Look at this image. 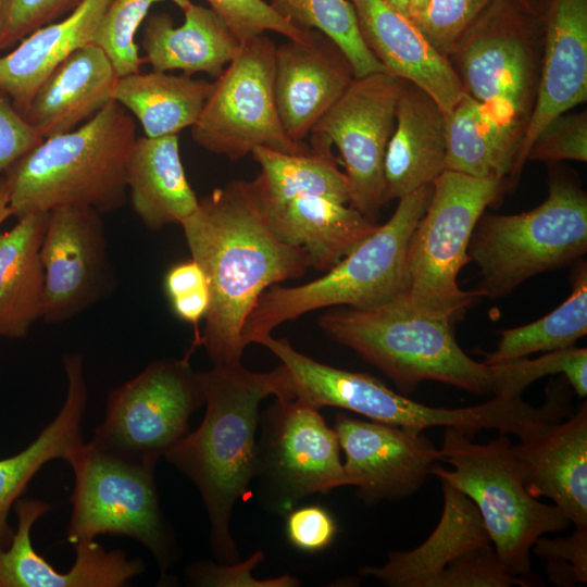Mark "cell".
Listing matches in <instances>:
<instances>
[{
	"instance_id": "obj_1",
	"label": "cell",
	"mask_w": 587,
	"mask_h": 587,
	"mask_svg": "<svg viewBox=\"0 0 587 587\" xmlns=\"http://www.w3.org/2000/svg\"><path fill=\"white\" fill-rule=\"evenodd\" d=\"M179 225L210 291L197 345L213 365L239 363L243 325L257 300L267 288L303 276L309 258L274 235L253 179L214 188Z\"/></svg>"
},
{
	"instance_id": "obj_2",
	"label": "cell",
	"mask_w": 587,
	"mask_h": 587,
	"mask_svg": "<svg viewBox=\"0 0 587 587\" xmlns=\"http://www.w3.org/2000/svg\"><path fill=\"white\" fill-rule=\"evenodd\" d=\"M199 378L203 420L164 458L198 488L210 520L212 553L218 563L232 564L239 560L229 527L233 508L257 474L259 405L268 396L287 400L294 395L283 364L265 373L250 372L241 362L213 365Z\"/></svg>"
},
{
	"instance_id": "obj_3",
	"label": "cell",
	"mask_w": 587,
	"mask_h": 587,
	"mask_svg": "<svg viewBox=\"0 0 587 587\" xmlns=\"http://www.w3.org/2000/svg\"><path fill=\"white\" fill-rule=\"evenodd\" d=\"M133 115L111 100L77 128L42 139L3 174L12 216L86 207L101 214L126 200Z\"/></svg>"
},
{
	"instance_id": "obj_4",
	"label": "cell",
	"mask_w": 587,
	"mask_h": 587,
	"mask_svg": "<svg viewBox=\"0 0 587 587\" xmlns=\"http://www.w3.org/2000/svg\"><path fill=\"white\" fill-rule=\"evenodd\" d=\"M452 325L417 312L403 292L373 307H346L319 319L330 339L382 371L402 395L425 380L496 395L492 366L462 350Z\"/></svg>"
},
{
	"instance_id": "obj_5",
	"label": "cell",
	"mask_w": 587,
	"mask_h": 587,
	"mask_svg": "<svg viewBox=\"0 0 587 587\" xmlns=\"http://www.w3.org/2000/svg\"><path fill=\"white\" fill-rule=\"evenodd\" d=\"M258 344L267 348L286 367L294 398L315 409L336 407L375 422L419 432L440 426L455 427L467 435L480 429H497L519 439L529 436L537 425L536 408L521 396L496 395L473 407L435 408L394 391L366 373L317 362L297 351L287 339L267 335Z\"/></svg>"
},
{
	"instance_id": "obj_6",
	"label": "cell",
	"mask_w": 587,
	"mask_h": 587,
	"mask_svg": "<svg viewBox=\"0 0 587 587\" xmlns=\"http://www.w3.org/2000/svg\"><path fill=\"white\" fill-rule=\"evenodd\" d=\"M432 192L433 184L400 198L391 217L320 278L263 291L243 325L245 348L309 312L338 305L373 307L403 292L409 240Z\"/></svg>"
},
{
	"instance_id": "obj_7",
	"label": "cell",
	"mask_w": 587,
	"mask_h": 587,
	"mask_svg": "<svg viewBox=\"0 0 587 587\" xmlns=\"http://www.w3.org/2000/svg\"><path fill=\"white\" fill-rule=\"evenodd\" d=\"M445 428L440 461L451 470L435 464L432 474L474 502L501 563L524 579L530 574L535 541L569 529L571 522L557 505L538 501L526 488L508 434L475 444L464 432Z\"/></svg>"
},
{
	"instance_id": "obj_8",
	"label": "cell",
	"mask_w": 587,
	"mask_h": 587,
	"mask_svg": "<svg viewBox=\"0 0 587 587\" xmlns=\"http://www.w3.org/2000/svg\"><path fill=\"white\" fill-rule=\"evenodd\" d=\"M587 251V196L574 182L554 177L548 196L530 211L482 214L467 254L478 267L480 298H502L528 278L567 265Z\"/></svg>"
},
{
	"instance_id": "obj_9",
	"label": "cell",
	"mask_w": 587,
	"mask_h": 587,
	"mask_svg": "<svg viewBox=\"0 0 587 587\" xmlns=\"http://www.w3.org/2000/svg\"><path fill=\"white\" fill-rule=\"evenodd\" d=\"M505 183L444 171L433 183L428 205L408 245L403 295L420 313L460 320L479 297L461 289L458 275L470 262L472 233Z\"/></svg>"
},
{
	"instance_id": "obj_10",
	"label": "cell",
	"mask_w": 587,
	"mask_h": 587,
	"mask_svg": "<svg viewBox=\"0 0 587 587\" xmlns=\"http://www.w3.org/2000/svg\"><path fill=\"white\" fill-rule=\"evenodd\" d=\"M74 473L66 539L76 545L103 534L128 536L155 558L160 578L179 558L174 534L159 503L151 461L82 442L66 461Z\"/></svg>"
},
{
	"instance_id": "obj_11",
	"label": "cell",
	"mask_w": 587,
	"mask_h": 587,
	"mask_svg": "<svg viewBox=\"0 0 587 587\" xmlns=\"http://www.w3.org/2000/svg\"><path fill=\"white\" fill-rule=\"evenodd\" d=\"M452 55L464 91L520 148L538 84L523 16L507 0H492Z\"/></svg>"
},
{
	"instance_id": "obj_12",
	"label": "cell",
	"mask_w": 587,
	"mask_h": 587,
	"mask_svg": "<svg viewBox=\"0 0 587 587\" xmlns=\"http://www.w3.org/2000/svg\"><path fill=\"white\" fill-rule=\"evenodd\" d=\"M275 50L265 34L241 42L190 127L198 146L233 161L257 147L294 154L310 150L282 125L274 96Z\"/></svg>"
},
{
	"instance_id": "obj_13",
	"label": "cell",
	"mask_w": 587,
	"mask_h": 587,
	"mask_svg": "<svg viewBox=\"0 0 587 587\" xmlns=\"http://www.w3.org/2000/svg\"><path fill=\"white\" fill-rule=\"evenodd\" d=\"M444 509L427 539L408 551H391L382 566L360 573L389 587L530 586L501 563L474 502L440 479Z\"/></svg>"
},
{
	"instance_id": "obj_14",
	"label": "cell",
	"mask_w": 587,
	"mask_h": 587,
	"mask_svg": "<svg viewBox=\"0 0 587 587\" xmlns=\"http://www.w3.org/2000/svg\"><path fill=\"white\" fill-rule=\"evenodd\" d=\"M203 404L199 372L188 355L157 360L109 392L91 441L157 463L187 434L191 414Z\"/></svg>"
},
{
	"instance_id": "obj_15",
	"label": "cell",
	"mask_w": 587,
	"mask_h": 587,
	"mask_svg": "<svg viewBox=\"0 0 587 587\" xmlns=\"http://www.w3.org/2000/svg\"><path fill=\"white\" fill-rule=\"evenodd\" d=\"M259 424L255 478L268 508L287 513L307 496L344 486L339 441L319 409L276 399Z\"/></svg>"
},
{
	"instance_id": "obj_16",
	"label": "cell",
	"mask_w": 587,
	"mask_h": 587,
	"mask_svg": "<svg viewBox=\"0 0 587 587\" xmlns=\"http://www.w3.org/2000/svg\"><path fill=\"white\" fill-rule=\"evenodd\" d=\"M402 80L387 71L354 77L312 130L338 149L350 205L373 222L387 203L384 164Z\"/></svg>"
},
{
	"instance_id": "obj_17",
	"label": "cell",
	"mask_w": 587,
	"mask_h": 587,
	"mask_svg": "<svg viewBox=\"0 0 587 587\" xmlns=\"http://www.w3.org/2000/svg\"><path fill=\"white\" fill-rule=\"evenodd\" d=\"M102 214L86 207L47 213L40 248L42 320L66 322L105 298L115 286Z\"/></svg>"
},
{
	"instance_id": "obj_18",
	"label": "cell",
	"mask_w": 587,
	"mask_h": 587,
	"mask_svg": "<svg viewBox=\"0 0 587 587\" xmlns=\"http://www.w3.org/2000/svg\"><path fill=\"white\" fill-rule=\"evenodd\" d=\"M334 430L346 455L344 486L357 487L366 504L412 496L440 461L439 448L423 432L341 412Z\"/></svg>"
},
{
	"instance_id": "obj_19",
	"label": "cell",
	"mask_w": 587,
	"mask_h": 587,
	"mask_svg": "<svg viewBox=\"0 0 587 587\" xmlns=\"http://www.w3.org/2000/svg\"><path fill=\"white\" fill-rule=\"evenodd\" d=\"M353 78L346 55L320 32L276 47L274 96L287 136L303 142Z\"/></svg>"
},
{
	"instance_id": "obj_20",
	"label": "cell",
	"mask_w": 587,
	"mask_h": 587,
	"mask_svg": "<svg viewBox=\"0 0 587 587\" xmlns=\"http://www.w3.org/2000/svg\"><path fill=\"white\" fill-rule=\"evenodd\" d=\"M587 99V0H550L545 49L534 105L523 134L510 185L539 133Z\"/></svg>"
},
{
	"instance_id": "obj_21",
	"label": "cell",
	"mask_w": 587,
	"mask_h": 587,
	"mask_svg": "<svg viewBox=\"0 0 587 587\" xmlns=\"http://www.w3.org/2000/svg\"><path fill=\"white\" fill-rule=\"evenodd\" d=\"M17 527L8 548L0 551V587H121L140 575L145 564L121 550H107L95 540L75 546L70 571L58 572L32 544L34 524L51 504L32 498L15 502Z\"/></svg>"
},
{
	"instance_id": "obj_22",
	"label": "cell",
	"mask_w": 587,
	"mask_h": 587,
	"mask_svg": "<svg viewBox=\"0 0 587 587\" xmlns=\"http://www.w3.org/2000/svg\"><path fill=\"white\" fill-rule=\"evenodd\" d=\"M361 37L387 72L427 92L449 114L465 93L449 59L387 0H349Z\"/></svg>"
},
{
	"instance_id": "obj_23",
	"label": "cell",
	"mask_w": 587,
	"mask_h": 587,
	"mask_svg": "<svg viewBox=\"0 0 587 587\" xmlns=\"http://www.w3.org/2000/svg\"><path fill=\"white\" fill-rule=\"evenodd\" d=\"M526 488L551 499L575 527H587V403L538 436L512 444Z\"/></svg>"
},
{
	"instance_id": "obj_24",
	"label": "cell",
	"mask_w": 587,
	"mask_h": 587,
	"mask_svg": "<svg viewBox=\"0 0 587 587\" xmlns=\"http://www.w3.org/2000/svg\"><path fill=\"white\" fill-rule=\"evenodd\" d=\"M446 115L416 85L402 80L384 173L387 202L432 185L445 171Z\"/></svg>"
},
{
	"instance_id": "obj_25",
	"label": "cell",
	"mask_w": 587,
	"mask_h": 587,
	"mask_svg": "<svg viewBox=\"0 0 587 587\" xmlns=\"http://www.w3.org/2000/svg\"><path fill=\"white\" fill-rule=\"evenodd\" d=\"M116 79L105 52L88 43L50 73L22 115L43 139L71 132L112 100Z\"/></svg>"
},
{
	"instance_id": "obj_26",
	"label": "cell",
	"mask_w": 587,
	"mask_h": 587,
	"mask_svg": "<svg viewBox=\"0 0 587 587\" xmlns=\"http://www.w3.org/2000/svg\"><path fill=\"white\" fill-rule=\"evenodd\" d=\"M261 200L274 235L284 243L303 249L310 267L316 271L332 268L378 226L350 204L321 196Z\"/></svg>"
},
{
	"instance_id": "obj_27",
	"label": "cell",
	"mask_w": 587,
	"mask_h": 587,
	"mask_svg": "<svg viewBox=\"0 0 587 587\" xmlns=\"http://www.w3.org/2000/svg\"><path fill=\"white\" fill-rule=\"evenodd\" d=\"M184 12V23L175 26L165 12L145 20L139 47L143 62L152 71L207 73L218 77L238 53L241 42L211 8L191 3Z\"/></svg>"
},
{
	"instance_id": "obj_28",
	"label": "cell",
	"mask_w": 587,
	"mask_h": 587,
	"mask_svg": "<svg viewBox=\"0 0 587 587\" xmlns=\"http://www.w3.org/2000/svg\"><path fill=\"white\" fill-rule=\"evenodd\" d=\"M111 0H84L61 21L47 24L0 57V92L23 114L35 92L67 57L93 42Z\"/></svg>"
},
{
	"instance_id": "obj_29",
	"label": "cell",
	"mask_w": 587,
	"mask_h": 587,
	"mask_svg": "<svg viewBox=\"0 0 587 587\" xmlns=\"http://www.w3.org/2000/svg\"><path fill=\"white\" fill-rule=\"evenodd\" d=\"M63 366L67 391L58 415L24 450L0 459V551L9 547L14 534L8 523L10 510L32 478L46 463L55 459L66 461L71 451L84 441L82 422L88 394L83 359L75 353L66 354Z\"/></svg>"
},
{
	"instance_id": "obj_30",
	"label": "cell",
	"mask_w": 587,
	"mask_h": 587,
	"mask_svg": "<svg viewBox=\"0 0 587 587\" xmlns=\"http://www.w3.org/2000/svg\"><path fill=\"white\" fill-rule=\"evenodd\" d=\"M126 187L134 212L151 230L180 224L199 202L185 174L178 135L137 137L126 165Z\"/></svg>"
},
{
	"instance_id": "obj_31",
	"label": "cell",
	"mask_w": 587,
	"mask_h": 587,
	"mask_svg": "<svg viewBox=\"0 0 587 587\" xmlns=\"http://www.w3.org/2000/svg\"><path fill=\"white\" fill-rule=\"evenodd\" d=\"M47 214L17 218L0 230V336L23 338L42 317L43 267L40 257Z\"/></svg>"
},
{
	"instance_id": "obj_32",
	"label": "cell",
	"mask_w": 587,
	"mask_h": 587,
	"mask_svg": "<svg viewBox=\"0 0 587 587\" xmlns=\"http://www.w3.org/2000/svg\"><path fill=\"white\" fill-rule=\"evenodd\" d=\"M213 83L189 75L166 72L129 74L117 77L112 100L140 123L145 136L178 135L198 120Z\"/></svg>"
},
{
	"instance_id": "obj_33",
	"label": "cell",
	"mask_w": 587,
	"mask_h": 587,
	"mask_svg": "<svg viewBox=\"0 0 587 587\" xmlns=\"http://www.w3.org/2000/svg\"><path fill=\"white\" fill-rule=\"evenodd\" d=\"M305 153H283L257 147L251 154L261 167L253 179L261 198L280 201L302 195L321 196L350 204L345 173L339 170L333 145L322 134H311Z\"/></svg>"
},
{
	"instance_id": "obj_34",
	"label": "cell",
	"mask_w": 587,
	"mask_h": 587,
	"mask_svg": "<svg viewBox=\"0 0 587 587\" xmlns=\"http://www.w3.org/2000/svg\"><path fill=\"white\" fill-rule=\"evenodd\" d=\"M445 171L509 182L519 146L466 92L446 115Z\"/></svg>"
},
{
	"instance_id": "obj_35",
	"label": "cell",
	"mask_w": 587,
	"mask_h": 587,
	"mask_svg": "<svg viewBox=\"0 0 587 587\" xmlns=\"http://www.w3.org/2000/svg\"><path fill=\"white\" fill-rule=\"evenodd\" d=\"M494 351L485 353L484 363L502 364L536 352H551L574 347L587 334V267L579 264L572 292L557 309L529 324L502 329Z\"/></svg>"
},
{
	"instance_id": "obj_36",
	"label": "cell",
	"mask_w": 587,
	"mask_h": 587,
	"mask_svg": "<svg viewBox=\"0 0 587 587\" xmlns=\"http://www.w3.org/2000/svg\"><path fill=\"white\" fill-rule=\"evenodd\" d=\"M282 17L302 30H316L346 55L354 77L386 68L364 43L349 0H266Z\"/></svg>"
},
{
	"instance_id": "obj_37",
	"label": "cell",
	"mask_w": 587,
	"mask_h": 587,
	"mask_svg": "<svg viewBox=\"0 0 587 587\" xmlns=\"http://www.w3.org/2000/svg\"><path fill=\"white\" fill-rule=\"evenodd\" d=\"M171 1L185 11L191 0H111L101 17L93 42L110 59L117 77L140 72L145 63L139 54L136 35L150 8Z\"/></svg>"
},
{
	"instance_id": "obj_38",
	"label": "cell",
	"mask_w": 587,
	"mask_h": 587,
	"mask_svg": "<svg viewBox=\"0 0 587 587\" xmlns=\"http://www.w3.org/2000/svg\"><path fill=\"white\" fill-rule=\"evenodd\" d=\"M496 395H521L532 383L547 375L563 374L579 397L587 395V349L572 347L537 359H517L491 365ZM495 395V396H496Z\"/></svg>"
},
{
	"instance_id": "obj_39",
	"label": "cell",
	"mask_w": 587,
	"mask_h": 587,
	"mask_svg": "<svg viewBox=\"0 0 587 587\" xmlns=\"http://www.w3.org/2000/svg\"><path fill=\"white\" fill-rule=\"evenodd\" d=\"M492 0H428L412 22L428 42L449 59L460 39Z\"/></svg>"
},
{
	"instance_id": "obj_40",
	"label": "cell",
	"mask_w": 587,
	"mask_h": 587,
	"mask_svg": "<svg viewBox=\"0 0 587 587\" xmlns=\"http://www.w3.org/2000/svg\"><path fill=\"white\" fill-rule=\"evenodd\" d=\"M240 42L267 32L289 40H308L314 30H302L278 15L266 0H205Z\"/></svg>"
},
{
	"instance_id": "obj_41",
	"label": "cell",
	"mask_w": 587,
	"mask_h": 587,
	"mask_svg": "<svg viewBox=\"0 0 587 587\" xmlns=\"http://www.w3.org/2000/svg\"><path fill=\"white\" fill-rule=\"evenodd\" d=\"M532 549L542 561L551 584L573 587L587 583V527H575L566 536H541Z\"/></svg>"
},
{
	"instance_id": "obj_42",
	"label": "cell",
	"mask_w": 587,
	"mask_h": 587,
	"mask_svg": "<svg viewBox=\"0 0 587 587\" xmlns=\"http://www.w3.org/2000/svg\"><path fill=\"white\" fill-rule=\"evenodd\" d=\"M84 0H0V51L71 13Z\"/></svg>"
},
{
	"instance_id": "obj_43",
	"label": "cell",
	"mask_w": 587,
	"mask_h": 587,
	"mask_svg": "<svg viewBox=\"0 0 587 587\" xmlns=\"http://www.w3.org/2000/svg\"><path fill=\"white\" fill-rule=\"evenodd\" d=\"M587 161V114H562L552 120L532 143L526 161Z\"/></svg>"
},
{
	"instance_id": "obj_44",
	"label": "cell",
	"mask_w": 587,
	"mask_h": 587,
	"mask_svg": "<svg viewBox=\"0 0 587 587\" xmlns=\"http://www.w3.org/2000/svg\"><path fill=\"white\" fill-rule=\"evenodd\" d=\"M164 290L175 315L197 326L210 307L207 277L195 260L172 265L164 276Z\"/></svg>"
},
{
	"instance_id": "obj_45",
	"label": "cell",
	"mask_w": 587,
	"mask_h": 587,
	"mask_svg": "<svg viewBox=\"0 0 587 587\" xmlns=\"http://www.w3.org/2000/svg\"><path fill=\"white\" fill-rule=\"evenodd\" d=\"M263 559V552L258 550L240 563L214 564L201 561L191 564L186 576L192 585L207 587H296L300 585V580L289 574L268 579L254 578L252 570Z\"/></svg>"
},
{
	"instance_id": "obj_46",
	"label": "cell",
	"mask_w": 587,
	"mask_h": 587,
	"mask_svg": "<svg viewBox=\"0 0 587 587\" xmlns=\"http://www.w3.org/2000/svg\"><path fill=\"white\" fill-rule=\"evenodd\" d=\"M285 530L288 541L296 549L319 552L330 546L338 528L325 508L307 505L287 512Z\"/></svg>"
},
{
	"instance_id": "obj_47",
	"label": "cell",
	"mask_w": 587,
	"mask_h": 587,
	"mask_svg": "<svg viewBox=\"0 0 587 587\" xmlns=\"http://www.w3.org/2000/svg\"><path fill=\"white\" fill-rule=\"evenodd\" d=\"M42 139L9 97L0 92V177Z\"/></svg>"
},
{
	"instance_id": "obj_48",
	"label": "cell",
	"mask_w": 587,
	"mask_h": 587,
	"mask_svg": "<svg viewBox=\"0 0 587 587\" xmlns=\"http://www.w3.org/2000/svg\"><path fill=\"white\" fill-rule=\"evenodd\" d=\"M12 216V211L9 205V196L3 175L0 177V226Z\"/></svg>"
},
{
	"instance_id": "obj_49",
	"label": "cell",
	"mask_w": 587,
	"mask_h": 587,
	"mask_svg": "<svg viewBox=\"0 0 587 587\" xmlns=\"http://www.w3.org/2000/svg\"><path fill=\"white\" fill-rule=\"evenodd\" d=\"M428 0H409V17L411 21L416 18L424 10Z\"/></svg>"
},
{
	"instance_id": "obj_50",
	"label": "cell",
	"mask_w": 587,
	"mask_h": 587,
	"mask_svg": "<svg viewBox=\"0 0 587 587\" xmlns=\"http://www.w3.org/2000/svg\"><path fill=\"white\" fill-rule=\"evenodd\" d=\"M528 13L536 12L542 0H516Z\"/></svg>"
},
{
	"instance_id": "obj_51",
	"label": "cell",
	"mask_w": 587,
	"mask_h": 587,
	"mask_svg": "<svg viewBox=\"0 0 587 587\" xmlns=\"http://www.w3.org/2000/svg\"><path fill=\"white\" fill-rule=\"evenodd\" d=\"M391 3L397 10H399L404 15L409 16V0H387Z\"/></svg>"
}]
</instances>
